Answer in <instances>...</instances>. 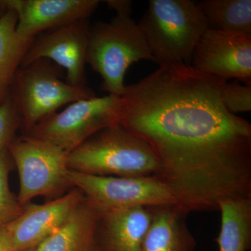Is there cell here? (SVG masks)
<instances>
[{
	"instance_id": "1",
	"label": "cell",
	"mask_w": 251,
	"mask_h": 251,
	"mask_svg": "<svg viewBox=\"0 0 251 251\" xmlns=\"http://www.w3.org/2000/svg\"><path fill=\"white\" fill-rule=\"evenodd\" d=\"M226 81L165 64L121 97L120 125L155 153V177L181 202L214 201L251 173V125L222 100Z\"/></svg>"
},
{
	"instance_id": "2",
	"label": "cell",
	"mask_w": 251,
	"mask_h": 251,
	"mask_svg": "<svg viewBox=\"0 0 251 251\" xmlns=\"http://www.w3.org/2000/svg\"><path fill=\"white\" fill-rule=\"evenodd\" d=\"M69 170L120 177L153 176L158 170L152 149L121 125L100 130L68 153Z\"/></svg>"
},
{
	"instance_id": "3",
	"label": "cell",
	"mask_w": 251,
	"mask_h": 251,
	"mask_svg": "<svg viewBox=\"0 0 251 251\" xmlns=\"http://www.w3.org/2000/svg\"><path fill=\"white\" fill-rule=\"evenodd\" d=\"M138 25L160 66H191L195 49L209 29L197 3L191 0H150Z\"/></svg>"
},
{
	"instance_id": "4",
	"label": "cell",
	"mask_w": 251,
	"mask_h": 251,
	"mask_svg": "<svg viewBox=\"0 0 251 251\" xmlns=\"http://www.w3.org/2000/svg\"><path fill=\"white\" fill-rule=\"evenodd\" d=\"M140 60L156 62L130 15L116 14L110 22L97 23L90 27L87 62L103 79L102 90L121 97L126 73Z\"/></svg>"
},
{
	"instance_id": "5",
	"label": "cell",
	"mask_w": 251,
	"mask_h": 251,
	"mask_svg": "<svg viewBox=\"0 0 251 251\" xmlns=\"http://www.w3.org/2000/svg\"><path fill=\"white\" fill-rule=\"evenodd\" d=\"M62 69L46 59L21 66L15 75L10 97L28 133L61 107L77 100L93 98L87 86L74 87L62 80Z\"/></svg>"
},
{
	"instance_id": "6",
	"label": "cell",
	"mask_w": 251,
	"mask_h": 251,
	"mask_svg": "<svg viewBox=\"0 0 251 251\" xmlns=\"http://www.w3.org/2000/svg\"><path fill=\"white\" fill-rule=\"evenodd\" d=\"M121 97L108 95L77 100L37 124L29 136L46 140L69 153L92 135L120 125Z\"/></svg>"
},
{
	"instance_id": "7",
	"label": "cell",
	"mask_w": 251,
	"mask_h": 251,
	"mask_svg": "<svg viewBox=\"0 0 251 251\" xmlns=\"http://www.w3.org/2000/svg\"><path fill=\"white\" fill-rule=\"evenodd\" d=\"M70 184L85 193L87 202L99 214L134 207L176 204L166 185L155 176H99L69 170Z\"/></svg>"
},
{
	"instance_id": "8",
	"label": "cell",
	"mask_w": 251,
	"mask_h": 251,
	"mask_svg": "<svg viewBox=\"0 0 251 251\" xmlns=\"http://www.w3.org/2000/svg\"><path fill=\"white\" fill-rule=\"evenodd\" d=\"M20 177L18 202L25 205L33 198L49 196L70 185L68 153L49 142L25 135L8 147Z\"/></svg>"
},
{
	"instance_id": "9",
	"label": "cell",
	"mask_w": 251,
	"mask_h": 251,
	"mask_svg": "<svg viewBox=\"0 0 251 251\" xmlns=\"http://www.w3.org/2000/svg\"><path fill=\"white\" fill-rule=\"evenodd\" d=\"M90 27L88 19H84L39 34L31 42L21 66L49 59L65 70L69 85L87 86L85 67Z\"/></svg>"
},
{
	"instance_id": "10",
	"label": "cell",
	"mask_w": 251,
	"mask_h": 251,
	"mask_svg": "<svg viewBox=\"0 0 251 251\" xmlns=\"http://www.w3.org/2000/svg\"><path fill=\"white\" fill-rule=\"evenodd\" d=\"M191 67L227 82L251 86V36L207 29L193 52Z\"/></svg>"
},
{
	"instance_id": "11",
	"label": "cell",
	"mask_w": 251,
	"mask_h": 251,
	"mask_svg": "<svg viewBox=\"0 0 251 251\" xmlns=\"http://www.w3.org/2000/svg\"><path fill=\"white\" fill-rule=\"evenodd\" d=\"M2 2L5 9L16 13V32L27 39L88 19L100 4L98 0H4Z\"/></svg>"
},
{
	"instance_id": "12",
	"label": "cell",
	"mask_w": 251,
	"mask_h": 251,
	"mask_svg": "<svg viewBox=\"0 0 251 251\" xmlns=\"http://www.w3.org/2000/svg\"><path fill=\"white\" fill-rule=\"evenodd\" d=\"M78 190L43 204H26L22 214L4 226L16 251L34 250L59 228L82 201Z\"/></svg>"
},
{
	"instance_id": "13",
	"label": "cell",
	"mask_w": 251,
	"mask_h": 251,
	"mask_svg": "<svg viewBox=\"0 0 251 251\" xmlns=\"http://www.w3.org/2000/svg\"><path fill=\"white\" fill-rule=\"evenodd\" d=\"M148 208L151 220L142 251H195L196 242L187 226V211L176 204Z\"/></svg>"
},
{
	"instance_id": "14",
	"label": "cell",
	"mask_w": 251,
	"mask_h": 251,
	"mask_svg": "<svg viewBox=\"0 0 251 251\" xmlns=\"http://www.w3.org/2000/svg\"><path fill=\"white\" fill-rule=\"evenodd\" d=\"M100 226L103 245L99 251H142L151 214L148 207H134L102 213Z\"/></svg>"
},
{
	"instance_id": "15",
	"label": "cell",
	"mask_w": 251,
	"mask_h": 251,
	"mask_svg": "<svg viewBox=\"0 0 251 251\" xmlns=\"http://www.w3.org/2000/svg\"><path fill=\"white\" fill-rule=\"evenodd\" d=\"M99 217L98 211L83 200L34 251H99L97 242Z\"/></svg>"
},
{
	"instance_id": "16",
	"label": "cell",
	"mask_w": 251,
	"mask_h": 251,
	"mask_svg": "<svg viewBox=\"0 0 251 251\" xmlns=\"http://www.w3.org/2000/svg\"><path fill=\"white\" fill-rule=\"evenodd\" d=\"M16 25V13L6 9L0 16V105L9 98L15 75L34 39L20 37Z\"/></svg>"
},
{
	"instance_id": "17",
	"label": "cell",
	"mask_w": 251,
	"mask_h": 251,
	"mask_svg": "<svg viewBox=\"0 0 251 251\" xmlns=\"http://www.w3.org/2000/svg\"><path fill=\"white\" fill-rule=\"evenodd\" d=\"M221 229L216 239L219 251L251 249V198L229 199L219 204Z\"/></svg>"
},
{
	"instance_id": "18",
	"label": "cell",
	"mask_w": 251,
	"mask_h": 251,
	"mask_svg": "<svg viewBox=\"0 0 251 251\" xmlns=\"http://www.w3.org/2000/svg\"><path fill=\"white\" fill-rule=\"evenodd\" d=\"M197 5L209 29L251 36V0H203Z\"/></svg>"
},
{
	"instance_id": "19",
	"label": "cell",
	"mask_w": 251,
	"mask_h": 251,
	"mask_svg": "<svg viewBox=\"0 0 251 251\" xmlns=\"http://www.w3.org/2000/svg\"><path fill=\"white\" fill-rule=\"evenodd\" d=\"M10 154L8 149L0 151V226L14 221L23 213V206L11 193L9 185Z\"/></svg>"
},
{
	"instance_id": "20",
	"label": "cell",
	"mask_w": 251,
	"mask_h": 251,
	"mask_svg": "<svg viewBox=\"0 0 251 251\" xmlns=\"http://www.w3.org/2000/svg\"><path fill=\"white\" fill-rule=\"evenodd\" d=\"M222 100L226 108L232 113L250 112L251 86L226 82L222 89Z\"/></svg>"
},
{
	"instance_id": "21",
	"label": "cell",
	"mask_w": 251,
	"mask_h": 251,
	"mask_svg": "<svg viewBox=\"0 0 251 251\" xmlns=\"http://www.w3.org/2000/svg\"><path fill=\"white\" fill-rule=\"evenodd\" d=\"M21 126V120L11 97L0 105V151L8 148Z\"/></svg>"
},
{
	"instance_id": "22",
	"label": "cell",
	"mask_w": 251,
	"mask_h": 251,
	"mask_svg": "<svg viewBox=\"0 0 251 251\" xmlns=\"http://www.w3.org/2000/svg\"><path fill=\"white\" fill-rule=\"evenodd\" d=\"M104 2L109 9L115 10L116 14L131 15L132 1L129 0H107Z\"/></svg>"
},
{
	"instance_id": "23",
	"label": "cell",
	"mask_w": 251,
	"mask_h": 251,
	"mask_svg": "<svg viewBox=\"0 0 251 251\" xmlns=\"http://www.w3.org/2000/svg\"><path fill=\"white\" fill-rule=\"evenodd\" d=\"M0 251H16L4 226H0Z\"/></svg>"
},
{
	"instance_id": "24",
	"label": "cell",
	"mask_w": 251,
	"mask_h": 251,
	"mask_svg": "<svg viewBox=\"0 0 251 251\" xmlns=\"http://www.w3.org/2000/svg\"><path fill=\"white\" fill-rule=\"evenodd\" d=\"M1 9L6 10V9H5L4 4H3L2 1H0V10H1ZM2 14H1V15H2ZM1 15H0V16H1Z\"/></svg>"
},
{
	"instance_id": "25",
	"label": "cell",
	"mask_w": 251,
	"mask_h": 251,
	"mask_svg": "<svg viewBox=\"0 0 251 251\" xmlns=\"http://www.w3.org/2000/svg\"><path fill=\"white\" fill-rule=\"evenodd\" d=\"M34 251V250H28V251Z\"/></svg>"
}]
</instances>
